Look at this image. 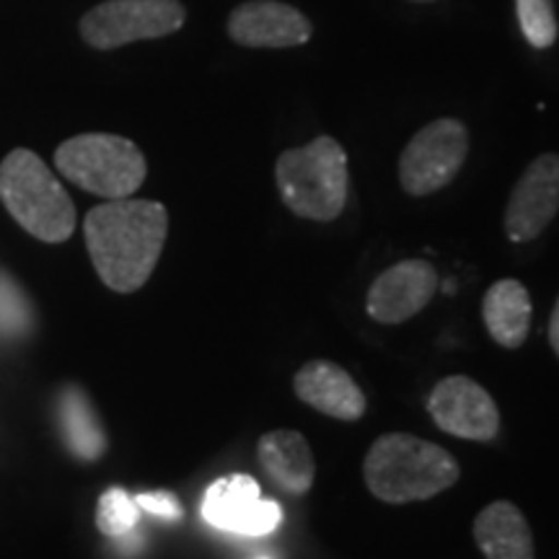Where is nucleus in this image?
<instances>
[{
	"instance_id": "obj_1",
	"label": "nucleus",
	"mask_w": 559,
	"mask_h": 559,
	"mask_svg": "<svg viewBox=\"0 0 559 559\" xmlns=\"http://www.w3.org/2000/svg\"><path fill=\"white\" fill-rule=\"evenodd\" d=\"M83 234L102 283L115 293H135L160 260L169 213L153 200H107L88 210Z\"/></svg>"
},
{
	"instance_id": "obj_2",
	"label": "nucleus",
	"mask_w": 559,
	"mask_h": 559,
	"mask_svg": "<svg viewBox=\"0 0 559 559\" xmlns=\"http://www.w3.org/2000/svg\"><path fill=\"white\" fill-rule=\"evenodd\" d=\"M362 477L373 498L389 506L430 500L456 485L459 461L438 443L409 432H389L370 445Z\"/></svg>"
},
{
	"instance_id": "obj_3",
	"label": "nucleus",
	"mask_w": 559,
	"mask_h": 559,
	"mask_svg": "<svg viewBox=\"0 0 559 559\" xmlns=\"http://www.w3.org/2000/svg\"><path fill=\"white\" fill-rule=\"evenodd\" d=\"M0 202L26 234L45 243H62L75 230V205L50 171L29 148H16L0 164Z\"/></svg>"
},
{
	"instance_id": "obj_4",
	"label": "nucleus",
	"mask_w": 559,
	"mask_h": 559,
	"mask_svg": "<svg viewBox=\"0 0 559 559\" xmlns=\"http://www.w3.org/2000/svg\"><path fill=\"white\" fill-rule=\"evenodd\" d=\"M275 181L285 207L298 218L330 223L347 205V153L337 140L321 135L309 145L285 151L275 164Z\"/></svg>"
},
{
	"instance_id": "obj_5",
	"label": "nucleus",
	"mask_w": 559,
	"mask_h": 559,
	"mask_svg": "<svg viewBox=\"0 0 559 559\" xmlns=\"http://www.w3.org/2000/svg\"><path fill=\"white\" fill-rule=\"evenodd\" d=\"M55 166L75 187L104 200L132 198L148 174L138 145L109 132H83L66 140L55 151Z\"/></svg>"
},
{
	"instance_id": "obj_6",
	"label": "nucleus",
	"mask_w": 559,
	"mask_h": 559,
	"mask_svg": "<svg viewBox=\"0 0 559 559\" xmlns=\"http://www.w3.org/2000/svg\"><path fill=\"white\" fill-rule=\"evenodd\" d=\"M185 21L179 0H104L81 19V37L94 50H117L140 39L169 37Z\"/></svg>"
},
{
	"instance_id": "obj_7",
	"label": "nucleus",
	"mask_w": 559,
	"mask_h": 559,
	"mask_svg": "<svg viewBox=\"0 0 559 559\" xmlns=\"http://www.w3.org/2000/svg\"><path fill=\"white\" fill-rule=\"evenodd\" d=\"M469 153V132L459 120L443 117L425 124L400 158V181L412 198H425L449 187Z\"/></svg>"
},
{
	"instance_id": "obj_8",
	"label": "nucleus",
	"mask_w": 559,
	"mask_h": 559,
	"mask_svg": "<svg viewBox=\"0 0 559 559\" xmlns=\"http://www.w3.org/2000/svg\"><path fill=\"white\" fill-rule=\"evenodd\" d=\"M432 423L449 436L464 440H495L500 432V409L469 376H449L432 389L428 400Z\"/></svg>"
},
{
	"instance_id": "obj_9",
	"label": "nucleus",
	"mask_w": 559,
	"mask_h": 559,
	"mask_svg": "<svg viewBox=\"0 0 559 559\" xmlns=\"http://www.w3.org/2000/svg\"><path fill=\"white\" fill-rule=\"evenodd\" d=\"M559 213V156L534 158L515 181L506 207V234L513 243L534 241Z\"/></svg>"
},
{
	"instance_id": "obj_10",
	"label": "nucleus",
	"mask_w": 559,
	"mask_h": 559,
	"mask_svg": "<svg viewBox=\"0 0 559 559\" xmlns=\"http://www.w3.org/2000/svg\"><path fill=\"white\" fill-rule=\"evenodd\" d=\"M202 515L210 526L243 536H264L277 528L280 506L262 500L260 485L247 474H230L207 487Z\"/></svg>"
},
{
	"instance_id": "obj_11",
	"label": "nucleus",
	"mask_w": 559,
	"mask_h": 559,
	"mask_svg": "<svg viewBox=\"0 0 559 559\" xmlns=\"http://www.w3.org/2000/svg\"><path fill=\"white\" fill-rule=\"evenodd\" d=\"M438 270L425 260H404L370 283L366 309L379 324H404L436 298Z\"/></svg>"
},
{
	"instance_id": "obj_12",
	"label": "nucleus",
	"mask_w": 559,
	"mask_h": 559,
	"mask_svg": "<svg viewBox=\"0 0 559 559\" xmlns=\"http://www.w3.org/2000/svg\"><path fill=\"white\" fill-rule=\"evenodd\" d=\"M313 26L309 16L280 0H249L228 16V37L254 50H285L306 45Z\"/></svg>"
},
{
	"instance_id": "obj_13",
	"label": "nucleus",
	"mask_w": 559,
	"mask_h": 559,
	"mask_svg": "<svg viewBox=\"0 0 559 559\" xmlns=\"http://www.w3.org/2000/svg\"><path fill=\"white\" fill-rule=\"evenodd\" d=\"M293 391L304 404L321 415L355 423L366 415V394L358 381L332 360H309L293 379Z\"/></svg>"
},
{
	"instance_id": "obj_14",
	"label": "nucleus",
	"mask_w": 559,
	"mask_h": 559,
	"mask_svg": "<svg viewBox=\"0 0 559 559\" xmlns=\"http://www.w3.org/2000/svg\"><path fill=\"white\" fill-rule=\"evenodd\" d=\"M257 459L272 485L288 495H306L317 479V461L309 440L296 430L264 432L257 443Z\"/></svg>"
},
{
	"instance_id": "obj_15",
	"label": "nucleus",
	"mask_w": 559,
	"mask_h": 559,
	"mask_svg": "<svg viewBox=\"0 0 559 559\" xmlns=\"http://www.w3.org/2000/svg\"><path fill=\"white\" fill-rule=\"evenodd\" d=\"M474 539L487 559H534V536L513 502H489L474 521Z\"/></svg>"
},
{
	"instance_id": "obj_16",
	"label": "nucleus",
	"mask_w": 559,
	"mask_h": 559,
	"mask_svg": "<svg viewBox=\"0 0 559 559\" xmlns=\"http://www.w3.org/2000/svg\"><path fill=\"white\" fill-rule=\"evenodd\" d=\"M531 296L523 283L513 277L498 280L481 298V319L489 337L500 347L519 349L531 330Z\"/></svg>"
},
{
	"instance_id": "obj_17",
	"label": "nucleus",
	"mask_w": 559,
	"mask_h": 559,
	"mask_svg": "<svg viewBox=\"0 0 559 559\" xmlns=\"http://www.w3.org/2000/svg\"><path fill=\"white\" fill-rule=\"evenodd\" d=\"M60 417L66 440L75 456L83 461H96L104 456L107 436H104L99 417L91 409L86 394H81L79 389H66L60 400Z\"/></svg>"
},
{
	"instance_id": "obj_18",
	"label": "nucleus",
	"mask_w": 559,
	"mask_h": 559,
	"mask_svg": "<svg viewBox=\"0 0 559 559\" xmlns=\"http://www.w3.org/2000/svg\"><path fill=\"white\" fill-rule=\"evenodd\" d=\"M140 521V506L122 487H111L99 498L96 506V528L109 539L128 536Z\"/></svg>"
},
{
	"instance_id": "obj_19",
	"label": "nucleus",
	"mask_w": 559,
	"mask_h": 559,
	"mask_svg": "<svg viewBox=\"0 0 559 559\" xmlns=\"http://www.w3.org/2000/svg\"><path fill=\"white\" fill-rule=\"evenodd\" d=\"M515 13L523 37L536 50H547L557 41V16L551 0H515Z\"/></svg>"
},
{
	"instance_id": "obj_20",
	"label": "nucleus",
	"mask_w": 559,
	"mask_h": 559,
	"mask_svg": "<svg viewBox=\"0 0 559 559\" xmlns=\"http://www.w3.org/2000/svg\"><path fill=\"white\" fill-rule=\"evenodd\" d=\"M135 502L140 510H148V513L158 515V519H169V521H179L185 515L181 510V502L174 492H166V489H158V492H143L138 495Z\"/></svg>"
},
{
	"instance_id": "obj_21",
	"label": "nucleus",
	"mask_w": 559,
	"mask_h": 559,
	"mask_svg": "<svg viewBox=\"0 0 559 559\" xmlns=\"http://www.w3.org/2000/svg\"><path fill=\"white\" fill-rule=\"evenodd\" d=\"M549 345L559 358V298H557L555 309H551V319H549Z\"/></svg>"
},
{
	"instance_id": "obj_22",
	"label": "nucleus",
	"mask_w": 559,
	"mask_h": 559,
	"mask_svg": "<svg viewBox=\"0 0 559 559\" xmlns=\"http://www.w3.org/2000/svg\"><path fill=\"white\" fill-rule=\"evenodd\" d=\"M417 3H432V0H417Z\"/></svg>"
}]
</instances>
